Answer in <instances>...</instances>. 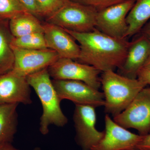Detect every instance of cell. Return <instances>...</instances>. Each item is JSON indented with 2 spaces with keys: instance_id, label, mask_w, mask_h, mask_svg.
Returning a JSON list of instances; mask_svg holds the SVG:
<instances>
[{
  "instance_id": "cell-27",
  "label": "cell",
  "mask_w": 150,
  "mask_h": 150,
  "mask_svg": "<svg viewBox=\"0 0 150 150\" xmlns=\"http://www.w3.org/2000/svg\"><path fill=\"white\" fill-rule=\"evenodd\" d=\"M0 150H19L12 144V143H5L0 145Z\"/></svg>"
},
{
  "instance_id": "cell-2",
  "label": "cell",
  "mask_w": 150,
  "mask_h": 150,
  "mask_svg": "<svg viewBox=\"0 0 150 150\" xmlns=\"http://www.w3.org/2000/svg\"><path fill=\"white\" fill-rule=\"evenodd\" d=\"M47 69L26 77L28 82L35 91L42 105L43 112L40 118L39 131L43 135L48 134L50 126L64 127L68 122V118L61 108V100L55 90Z\"/></svg>"
},
{
  "instance_id": "cell-20",
  "label": "cell",
  "mask_w": 150,
  "mask_h": 150,
  "mask_svg": "<svg viewBox=\"0 0 150 150\" xmlns=\"http://www.w3.org/2000/svg\"><path fill=\"white\" fill-rule=\"evenodd\" d=\"M25 12L28 11L18 0H0V21H9Z\"/></svg>"
},
{
  "instance_id": "cell-30",
  "label": "cell",
  "mask_w": 150,
  "mask_h": 150,
  "mask_svg": "<svg viewBox=\"0 0 150 150\" xmlns=\"http://www.w3.org/2000/svg\"><path fill=\"white\" fill-rule=\"evenodd\" d=\"M133 150H143L140 149H137V148H136V149H134Z\"/></svg>"
},
{
  "instance_id": "cell-25",
  "label": "cell",
  "mask_w": 150,
  "mask_h": 150,
  "mask_svg": "<svg viewBox=\"0 0 150 150\" xmlns=\"http://www.w3.org/2000/svg\"><path fill=\"white\" fill-rule=\"evenodd\" d=\"M137 149L143 150H150V133L142 136L141 141L137 146Z\"/></svg>"
},
{
  "instance_id": "cell-15",
  "label": "cell",
  "mask_w": 150,
  "mask_h": 150,
  "mask_svg": "<svg viewBox=\"0 0 150 150\" xmlns=\"http://www.w3.org/2000/svg\"><path fill=\"white\" fill-rule=\"evenodd\" d=\"M18 105H0V145L13 142L18 125Z\"/></svg>"
},
{
  "instance_id": "cell-22",
  "label": "cell",
  "mask_w": 150,
  "mask_h": 150,
  "mask_svg": "<svg viewBox=\"0 0 150 150\" xmlns=\"http://www.w3.org/2000/svg\"><path fill=\"white\" fill-rule=\"evenodd\" d=\"M91 7L97 11L101 10L110 6L122 2L126 0H71Z\"/></svg>"
},
{
  "instance_id": "cell-14",
  "label": "cell",
  "mask_w": 150,
  "mask_h": 150,
  "mask_svg": "<svg viewBox=\"0 0 150 150\" xmlns=\"http://www.w3.org/2000/svg\"><path fill=\"white\" fill-rule=\"evenodd\" d=\"M150 54V40L142 33L130 42L123 64L118 74L126 77L137 79L140 70L144 66Z\"/></svg>"
},
{
  "instance_id": "cell-12",
  "label": "cell",
  "mask_w": 150,
  "mask_h": 150,
  "mask_svg": "<svg viewBox=\"0 0 150 150\" xmlns=\"http://www.w3.org/2000/svg\"><path fill=\"white\" fill-rule=\"evenodd\" d=\"M32 103L30 86L26 78L12 71L0 75V105H30Z\"/></svg>"
},
{
  "instance_id": "cell-19",
  "label": "cell",
  "mask_w": 150,
  "mask_h": 150,
  "mask_svg": "<svg viewBox=\"0 0 150 150\" xmlns=\"http://www.w3.org/2000/svg\"><path fill=\"white\" fill-rule=\"evenodd\" d=\"M11 45L12 47L30 50L48 48L44 34L42 33H31L19 37L13 36Z\"/></svg>"
},
{
  "instance_id": "cell-10",
  "label": "cell",
  "mask_w": 150,
  "mask_h": 150,
  "mask_svg": "<svg viewBox=\"0 0 150 150\" xmlns=\"http://www.w3.org/2000/svg\"><path fill=\"white\" fill-rule=\"evenodd\" d=\"M11 47L15 56L11 71L23 77L48 68L60 58L56 51L49 48L30 50Z\"/></svg>"
},
{
  "instance_id": "cell-16",
  "label": "cell",
  "mask_w": 150,
  "mask_h": 150,
  "mask_svg": "<svg viewBox=\"0 0 150 150\" xmlns=\"http://www.w3.org/2000/svg\"><path fill=\"white\" fill-rule=\"evenodd\" d=\"M8 26L11 34L14 37L36 33H43V23L37 17L28 12L23 13L11 19Z\"/></svg>"
},
{
  "instance_id": "cell-17",
  "label": "cell",
  "mask_w": 150,
  "mask_h": 150,
  "mask_svg": "<svg viewBox=\"0 0 150 150\" xmlns=\"http://www.w3.org/2000/svg\"><path fill=\"white\" fill-rule=\"evenodd\" d=\"M150 19V0H135L126 21L128 30L126 38L140 32Z\"/></svg>"
},
{
  "instance_id": "cell-13",
  "label": "cell",
  "mask_w": 150,
  "mask_h": 150,
  "mask_svg": "<svg viewBox=\"0 0 150 150\" xmlns=\"http://www.w3.org/2000/svg\"><path fill=\"white\" fill-rule=\"evenodd\" d=\"M43 34L47 48L56 51L60 58L77 61L80 54L79 45L70 34L60 26L45 22Z\"/></svg>"
},
{
  "instance_id": "cell-4",
  "label": "cell",
  "mask_w": 150,
  "mask_h": 150,
  "mask_svg": "<svg viewBox=\"0 0 150 150\" xmlns=\"http://www.w3.org/2000/svg\"><path fill=\"white\" fill-rule=\"evenodd\" d=\"M98 11L89 6L67 0L46 22L74 32L87 33L95 29Z\"/></svg>"
},
{
  "instance_id": "cell-5",
  "label": "cell",
  "mask_w": 150,
  "mask_h": 150,
  "mask_svg": "<svg viewBox=\"0 0 150 150\" xmlns=\"http://www.w3.org/2000/svg\"><path fill=\"white\" fill-rule=\"evenodd\" d=\"M116 123L126 129H136L142 136L150 133V87H146L126 109L113 117Z\"/></svg>"
},
{
  "instance_id": "cell-3",
  "label": "cell",
  "mask_w": 150,
  "mask_h": 150,
  "mask_svg": "<svg viewBox=\"0 0 150 150\" xmlns=\"http://www.w3.org/2000/svg\"><path fill=\"white\" fill-rule=\"evenodd\" d=\"M100 83L104 94L105 111L113 117L125 110L147 86L139 79L126 77L114 70L102 72Z\"/></svg>"
},
{
  "instance_id": "cell-6",
  "label": "cell",
  "mask_w": 150,
  "mask_h": 150,
  "mask_svg": "<svg viewBox=\"0 0 150 150\" xmlns=\"http://www.w3.org/2000/svg\"><path fill=\"white\" fill-rule=\"evenodd\" d=\"M47 69L52 79L81 81L97 90L101 87L100 71L73 59L59 58Z\"/></svg>"
},
{
  "instance_id": "cell-23",
  "label": "cell",
  "mask_w": 150,
  "mask_h": 150,
  "mask_svg": "<svg viewBox=\"0 0 150 150\" xmlns=\"http://www.w3.org/2000/svg\"><path fill=\"white\" fill-rule=\"evenodd\" d=\"M28 11L37 17L39 16L36 0H18Z\"/></svg>"
},
{
  "instance_id": "cell-29",
  "label": "cell",
  "mask_w": 150,
  "mask_h": 150,
  "mask_svg": "<svg viewBox=\"0 0 150 150\" xmlns=\"http://www.w3.org/2000/svg\"><path fill=\"white\" fill-rule=\"evenodd\" d=\"M33 150H42L41 149V148L39 147H36L34 148Z\"/></svg>"
},
{
  "instance_id": "cell-28",
  "label": "cell",
  "mask_w": 150,
  "mask_h": 150,
  "mask_svg": "<svg viewBox=\"0 0 150 150\" xmlns=\"http://www.w3.org/2000/svg\"><path fill=\"white\" fill-rule=\"evenodd\" d=\"M144 66H145V67H150V54L148 60H147L146 62V64H145Z\"/></svg>"
},
{
  "instance_id": "cell-1",
  "label": "cell",
  "mask_w": 150,
  "mask_h": 150,
  "mask_svg": "<svg viewBox=\"0 0 150 150\" xmlns=\"http://www.w3.org/2000/svg\"><path fill=\"white\" fill-rule=\"evenodd\" d=\"M64 30L79 44L77 62L92 66L101 72L118 69L123 64L130 43L126 38L111 37L96 28L87 33Z\"/></svg>"
},
{
  "instance_id": "cell-21",
  "label": "cell",
  "mask_w": 150,
  "mask_h": 150,
  "mask_svg": "<svg viewBox=\"0 0 150 150\" xmlns=\"http://www.w3.org/2000/svg\"><path fill=\"white\" fill-rule=\"evenodd\" d=\"M39 16L46 19L57 11L67 0H36Z\"/></svg>"
},
{
  "instance_id": "cell-8",
  "label": "cell",
  "mask_w": 150,
  "mask_h": 150,
  "mask_svg": "<svg viewBox=\"0 0 150 150\" xmlns=\"http://www.w3.org/2000/svg\"><path fill=\"white\" fill-rule=\"evenodd\" d=\"M52 81L61 101L67 99L75 105H91L95 108L104 106L103 93L83 82L69 80L52 79Z\"/></svg>"
},
{
  "instance_id": "cell-24",
  "label": "cell",
  "mask_w": 150,
  "mask_h": 150,
  "mask_svg": "<svg viewBox=\"0 0 150 150\" xmlns=\"http://www.w3.org/2000/svg\"><path fill=\"white\" fill-rule=\"evenodd\" d=\"M137 79L147 85L150 86V67L145 66L142 67L138 73Z\"/></svg>"
},
{
  "instance_id": "cell-7",
  "label": "cell",
  "mask_w": 150,
  "mask_h": 150,
  "mask_svg": "<svg viewBox=\"0 0 150 150\" xmlns=\"http://www.w3.org/2000/svg\"><path fill=\"white\" fill-rule=\"evenodd\" d=\"M135 0H126L98 11L96 28L107 35L119 39L126 38L127 16Z\"/></svg>"
},
{
  "instance_id": "cell-11",
  "label": "cell",
  "mask_w": 150,
  "mask_h": 150,
  "mask_svg": "<svg viewBox=\"0 0 150 150\" xmlns=\"http://www.w3.org/2000/svg\"><path fill=\"white\" fill-rule=\"evenodd\" d=\"M104 120V135L90 150H133L137 148L143 136L123 128L109 114H106Z\"/></svg>"
},
{
  "instance_id": "cell-18",
  "label": "cell",
  "mask_w": 150,
  "mask_h": 150,
  "mask_svg": "<svg viewBox=\"0 0 150 150\" xmlns=\"http://www.w3.org/2000/svg\"><path fill=\"white\" fill-rule=\"evenodd\" d=\"M6 21H0V75L11 71L14 64V54L11 45L13 36Z\"/></svg>"
},
{
  "instance_id": "cell-26",
  "label": "cell",
  "mask_w": 150,
  "mask_h": 150,
  "mask_svg": "<svg viewBox=\"0 0 150 150\" xmlns=\"http://www.w3.org/2000/svg\"><path fill=\"white\" fill-rule=\"evenodd\" d=\"M142 34L146 36L150 40V19L142 29Z\"/></svg>"
},
{
  "instance_id": "cell-9",
  "label": "cell",
  "mask_w": 150,
  "mask_h": 150,
  "mask_svg": "<svg viewBox=\"0 0 150 150\" xmlns=\"http://www.w3.org/2000/svg\"><path fill=\"white\" fill-rule=\"evenodd\" d=\"M96 108L88 105H75L73 120L76 141L82 150H90L101 140L104 131L96 129Z\"/></svg>"
}]
</instances>
